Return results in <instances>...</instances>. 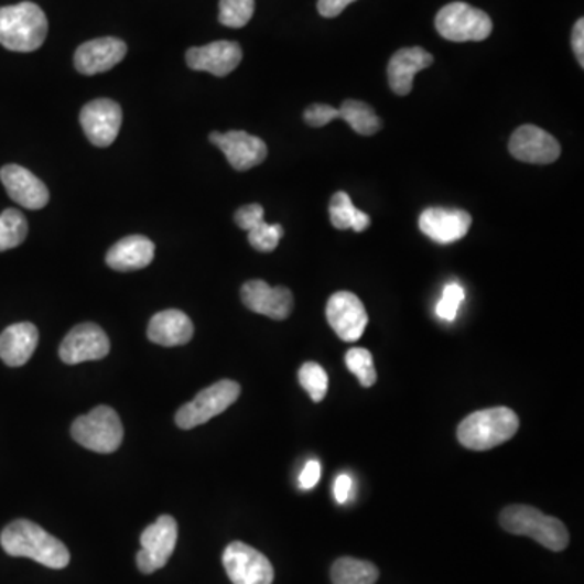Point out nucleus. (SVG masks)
Segmentation results:
<instances>
[{
  "mask_svg": "<svg viewBox=\"0 0 584 584\" xmlns=\"http://www.w3.org/2000/svg\"><path fill=\"white\" fill-rule=\"evenodd\" d=\"M3 551L12 556H26L47 569L61 570L71 563L64 542L29 520H17L0 534Z\"/></svg>",
  "mask_w": 584,
  "mask_h": 584,
  "instance_id": "1",
  "label": "nucleus"
},
{
  "mask_svg": "<svg viewBox=\"0 0 584 584\" xmlns=\"http://www.w3.org/2000/svg\"><path fill=\"white\" fill-rule=\"evenodd\" d=\"M47 19L33 2L0 9V44L13 53H33L43 46L47 36Z\"/></svg>",
  "mask_w": 584,
  "mask_h": 584,
  "instance_id": "2",
  "label": "nucleus"
},
{
  "mask_svg": "<svg viewBox=\"0 0 584 584\" xmlns=\"http://www.w3.org/2000/svg\"><path fill=\"white\" fill-rule=\"evenodd\" d=\"M520 419L510 408H490L473 412L458 425V440L466 448L486 452L513 439Z\"/></svg>",
  "mask_w": 584,
  "mask_h": 584,
  "instance_id": "3",
  "label": "nucleus"
},
{
  "mask_svg": "<svg viewBox=\"0 0 584 584\" xmlns=\"http://www.w3.org/2000/svg\"><path fill=\"white\" fill-rule=\"evenodd\" d=\"M500 524L515 536H528L549 551L560 552L569 548V529L562 521L529 505H511L500 513Z\"/></svg>",
  "mask_w": 584,
  "mask_h": 584,
  "instance_id": "4",
  "label": "nucleus"
},
{
  "mask_svg": "<svg viewBox=\"0 0 584 584\" xmlns=\"http://www.w3.org/2000/svg\"><path fill=\"white\" fill-rule=\"evenodd\" d=\"M72 437L91 452L115 453L123 440V428L115 409L98 407L72 424Z\"/></svg>",
  "mask_w": 584,
  "mask_h": 584,
  "instance_id": "5",
  "label": "nucleus"
},
{
  "mask_svg": "<svg viewBox=\"0 0 584 584\" xmlns=\"http://www.w3.org/2000/svg\"><path fill=\"white\" fill-rule=\"evenodd\" d=\"M440 36L453 43L484 41L493 33V20L483 10L465 2H452L435 17Z\"/></svg>",
  "mask_w": 584,
  "mask_h": 584,
  "instance_id": "6",
  "label": "nucleus"
},
{
  "mask_svg": "<svg viewBox=\"0 0 584 584\" xmlns=\"http://www.w3.org/2000/svg\"><path fill=\"white\" fill-rule=\"evenodd\" d=\"M240 397V385L234 380H219L202 390L191 403L184 404L175 414V424L184 431L198 428L209 419L225 412Z\"/></svg>",
  "mask_w": 584,
  "mask_h": 584,
  "instance_id": "7",
  "label": "nucleus"
},
{
  "mask_svg": "<svg viewBox=\"0 0 584 584\" xmlns=\"http://www.w3.org/2000/svg\"><path fill=\"white\" fill-rule=\"evenodd\" d=\"M142 549L137 554V565L145 575L163 569L174 554L177 544V523L170 515L158 518L142 532Z\"/></svg>",
  "mask_w": 584,
  "mask_h": 584,
  "instance_id": "8",
  "label": "nucleus"
},
{
  "mask_svg": "<svg viewBox=\"0 0 584 584\" xmlns=\"http://www.w3.org/2000/svg\"><path fill=\"white\" fill-rule=\"evenodd\" d=\"M223 565L234 584H271L274 580L270 560L244 542H231L225 549Z\"/></svg>",
  "mask_w": 584,
  "mask_h": 584,
  "instance_id": "9",
  "label": "nucleus"
},
{
  "mask_svg": "<svg viewBox=\"0 0 584 584\" xmlns=\"http://www.w3.org/2000/svg\"><path fill=\"white\" fill-rule=\"evenodd\" d=\"M326 318L338 338L346 343L357 342L369 323L363 301L348 291L336 292L328 299Z\"/></svg>",
  "mask_w": 584,
  "mask_h": 584,
  "instance_id": "10",
  "label": "nucleus"
},
{
  "mask_svg": "<svg viewBox=\"0 0 584 584\" xmlns=\"http://www.w3.org/2000/svg\"><path fill=\"white\" fill-rule=\"evenodd\" d=\"M109 349H111V343L101 326L95 323H82L65 336L58 349V356L62 363L75 366V364L88 363V360L102 359L108 356Z\"/></svg>",
  "mask_w": 584,
  "mask_h": 584,
  "instance_id": "11",
  "label": "nucleus"
},
{
  "mask_svg": "<svg viewBox=\"0 0 584 584\" xmlns=\"http://www.w3.org/2000/svg\"><path fill=\"white\" fill-rule=\"evenodd\" d=\"M80 123L93 145H112L122 126V109L112 99H95L82 109Z\"/></svg>",
  "mask_w": 584,
  "mask_h": 584,
  "instance_id": "12",
  "label": "nucleus"
},
{
  "mask_svg": "<svg viewBox=\"0 0 584 584\" xmlns=\"http://www.w3.org/2000/svg\"><path fill=\"white\" fill-rule=\"evenodd\" d=\"M209 142L225 153L226 160L236 171H249L267 160L268 148L262 139L250 136L244 130L231 132H213Z\"/></svg>",
  "mask_w": 584,
  "mask_h": 584,
  "instance_id": "13",
  "label": "nucleus"
},
{
  "mask_svg": "<svg viewBox=\"0 0 584 584\" xmlns=\"http://www.w3.org/2000/svg\"><path fill=\"white\" fill-rule=\"evenodd\" d=\"M508 150L511 156L529 164H551L562 153L554 137L536 126L518 127L511 136Z\"/></svg>",
  "mask_w": 584,
  "mask_h": 584,
  "instance_id": "14",
  "label": "nucleus"
},
{
  "mask_svg": "<svg viewBox=\"0 0 584 584\" xmlns=\"http://www.w3.org/2000/svg\"><path fill=\"white\" fill-rule=\"evenodd\" d=\"M240 298L249 311L273 321H286L294 307V298L288 288H271L262 280L247 281L240 290Z\"/></svg>",
  "mask_w": 584,
  "mask_h": 584,
  "instance_id": "15",
  "label": "nucleus"
},
{
  "mask_svg": "<svg viewBox=\"0 0 584 584\" xmlns=\"http://www.w3.org/2000/svg\"><path fill=\"white\" fill-rule=\"evenodd\" d=\"M471 218L469 213L465 209H448L432 206L424 209L419 216V228L421 231L434 240V242L453 244L462 240L469 232Z\"/></svg>",
  "mask_w": 584,
  "mask_h": 584,
  "instance_id": "16",
  "label": "nucleus"
},
{
  "mask_svg": "<svg viewBox=\"0 0 584 584\" xmlns=\"http://www.w3.org/2000/svg\"><path fill=\"white\" fill-rule=\"evenodd\" d=\"M0 181L15 204L26 209H41L50 202V191L43 181L26 167L7 164L0 170Z\"/></svg>",
  "mask_w": 584,
  "mask_h": 584,
  "instance_id": "17",
  "label": "nucleus"
},
{
  "mask_svg": "<svg viewBox=\"0 0 584 584\" xmlns=\"http://www.w3.org/2000/svg\"><path fill=\"white\" fill-rule=\"evenodd\" d=\"M192 71L208 72L215 77H226L239 67L242 50L234 41H215L206 46L191 47L185 56Z\"/></svg>",
  "mask_w": 584,
  "mask_h": 584,
  "instance_id": "18",
  "label": "nucleus"
},
{
  "mask_svg": "<svg viewBox=\"0 0 584 584\" xmlns=\"http://www.w3.org/2000/svg\"><path fill=\"white\" fill-rule=\"evenodd\" d=\"M127 44L117 37H99L82 44L75 53L74 62L82 75H98L111 71L123 61Z\"/></svg>",
  "mask_w": 584,
  "mask_h": 584,
  "instance_id": "19",
  "label": "nucleus"
},
{
  "mask_svg": "<svg viewBox=\"0 0 584 584\" xmlns=\"http://www.w3.org/2000/svg\"><path fill=\"white\" fill-rule=\"evenodd\" d=\"M434 64V57L422 47H404L397 51L388 62V84L398 96L412 91L415 75Z\"/></svg>",
  "mask_w": 584,
  "mask_h": 584,
  "instance_id": "20",
  "label": "nucleus"
},
{
  "mask_svg": "<svg viewBox=\"0 0 584 584\" xmlns=\"http://www.w3.org/2000/svg\"><path fill=\"white\" fill-rule=\"evenodd\" d=\"M40 342V332L33 323L10 325L0 333V359L10 367H22L33 356Z\"/></svg>",
  "mask_w": 584,
  "mask_h": 584,
  "instance_id": "21",
  "label": "nucleus"
},
{
  "mask_svg": "<svg viewBox=\"0 0 584 584\" xmlns=\"http://www.w3.org/2000/svg\"><path fill=\"white\" fill-rule=\"evenodd\" d=\"M192 336H194V323L188 318V315L175 311V309L160 312L151 318L150 325H148L150 342L166 346V348L187 345Z\"/></svg>",
  "mask_w": 584,
  "mask_h": 584,
  "instance_id": "22",
  "label": "nucleus"
},
{
  "mask_svg": "<svg viewBox=\"0 0 584 584\" xmlns=\"http://www.w3.org/2000/svg\"><path fill=\"white\" fill-rule=\"evenodd\" d=\"M154 259V244L145 236L120 239L106 256V263L116 271H137L147 268Z\"/></svg>",
  "mask_w": 584,
  "mask_h": 584,
  "instance_id": "23",
  "label": "nucleus"
},
{
  "mask_svg": "<svg viewBox=\"0 0 584 584\" xmlns=\"http://www.w3.org/2000/svg\"><path fill=\"white\" fill-rule=\"evenodd\" d=\"M329 221L336 229L364 232L370 226V216L354 206L346 192H336L329 201Z\"/></svg>",
  "mask_w": 584,
  "mask_h": 584,
  "instance_id": "24",
  "label": "nucleus"
},
{
  "mask_svg": "<svg viewBox=\"0 0 584 584\" xmlns=\"http://www.w3.org/2000/svg\"><path fill=\"white\" fill-rule=\"evenodd\" d=\"M379 569L366 560L342 556L332 566L333 584H376Z\"/></svg>",
  "mask_w": 584,
  "mask_h": 584,
  "instance_id": "25",
  "label": "nucleus"
},
{
  "mask_svg": "<svg viewBox=\"0 0 584 584\" xmlns=\"http://www.w3.org/2000/svg\"><path fill=\"white\" fill-rule=\"evenodd\" d=\"M338 119L346 120L350 129L359 136H374L381 129L380 117L376 109L359 99H346L338 109Z\"/></svg>",
  "mask_w": 584,
  "mask_h": 584,
  "instance_id": "26",
  "label": "nucleus"
},
{
  "mask_svg": "<svg viewBox=\"0 0 584 584\" xmlns=\"http://www.w3.org/2000/svg\"><path fill=\"white\" fill-rule=\"evenodd\" d=\"M29 236V221L19 209L7 208L0 215V252L22 246Z\"/></svg>",
  "mask_w": 584,
  "mask_h": 584,
  "instance_id": "27",
  "label": "nucleus"
},
{
  "mask_svg": "<svg viewBox=\"0 0 584 584\" xmlns=\"http://www.w3.org/2000/svg\"><path fill=\"white\" fill-rule=\"evenodd\" d=\"M256 0H219V23L229 29H242L252 20Z\"/></svg>",
  "mask_w": 584,
  "mask_h": 584,
  "instance_id": "28",
  "label": "nucleus"
},
{
  "mask_svg": "<svg viewBox=\"0 0 584 584\" xmlns=\"http://www.w3.org/2000/svg\"><path fill=\"white\" fill-rule=\"evenodd\" d=\"M299 381H301L302 388L311 394L315 403H321L323 398L326 397L328 376H326L325 369H323L321 364L305 363L299 369Z\"/></svg>",
  "mask_w": 584,
  "mask_h": 584,
  "instance_id": "29",
  "label": "nucleus"
},
{
  "mask_svg": "<svg viewBox=\"0 0 584 584\" xmlns=\"http://www.w3.org/2000/svg\"><path fill=\"white\" fill-rule=\"evenodd\" d=\"M247 232H249L250 246L264 253L273 252L280 244L281 237L284 236L283 226L268 225L264 223V218L253 223Z\"/></svg>",
  "mask_w": 584,
  "mask_h": 584,
  "instance_id": "30",
  "label": "nucleus"
},
{
  "mask_svg": "<svg viewBox=\"0 0 584 584\" xmlns=\"http://www.w3.org/2000/svg\"><path fill=\"white\" fill-rule=\"evenodd\" d=\"M346 366L363 387H372L377 381L376 367H374V357L370 350L364 348H353L346 354Z\"/></svg>",
  "mask_w": 584,
  "mask_h": 584,
  "instance_id": "31",
  "label": "nucleus"
},
{
  "mask_svg": "<svg viewBox=\"0 0 584 584\" xmlns=\"http://www.w3.org/2000/svg\"><path fill=\"white\" fill-rule=\"evenodd\" d=\"M463 301H465V290L458 283L446 284L435 312L442 321L453 322L458 315V309Z\"/></svg>",
  "mask_w": 584,
  "mask_h": 584,
  "instance_id": "32",
  "label": "nucleus"
},
{
  "mask_svg": "<svg viewBox=\"0 0 584 584\" xmlns=\"http://www.w3.org/2000/svg\"><path fill=\"white\" fill-rule=\"evenodd\" d=\"M338 109L329 105H323V102H315V105L309 106L304 112L305 123L315 127V129H321V127L338 119Z\"/></svg>",
  "mask_w": 584,
  "mask_h": 584,
  "instance_id": "33",
  "label": "nucleus"
},
{
  "mask_svg": "<svg viewBox=\"0 0 584 584\" xmlns=\"http://www.w3.org/2000/svg\"><path fill=\"white\" fill-rule=\"evenodd\" d=\"M263 218L264 209L263 206L259 204L240 206V208L237 209L236 215H234V221H236V225L239 226L240 229H244V231H249L250 226H252L253 223Z\"/></svg>",
  "mask_w": 584,
  "mask_h": 584,
  "instance_id": "34",
  "label": "nucleus"
},
{
  "mask_svg": "<svg viewBox=\"0 0 584 584\" xmlns=\"http://www.w3.org/2000/svg\"><path fill=\"white\" fill-rule=\"evenodd\" d=\"M322 466L317 459H311L307 465L302 469L301 477H299V484H301L302 489L311 490L317 486L318 480H321Z\"/></svg>",
  "mask_w": 584,
  "mask_h": 584,
  "instance_id": "35",
  "label": "nucleus"
},
{
  "mask_svg": "<svg viewBox=\"0 0 584 584\" xmlns=\"http://www.w3.org/2000/svg\"><path fill=\"white\" fill-rule=\"evenodd\" d=\"M356 0H318V13L325 19H335L339 13L345 12L346 7Z\"/></svg>",
  "mask_w": 584,
  "mask_h": 584,
  "instance_id": "36",
  "label": "nucleus"
},
{
  "mask_svg": "<svg viewBox=\"0 0 584 584\" xmlns=\"http://www.w3.org/2000/svg\"><path fill=\"white\" fill-rule=\"evenodd\" d=\"M573 53L578 58L580 65L584 67V20L580 19L573 26L572 33Z\"/></svg>",
  "mask_w": 584,
  "mask_h": 584,
  "instance_id": "37",
  "label": "nucleus"
},
{
  "mask_svg": "<svg viewBox=\"0 0 584 584\" xmlns=\"http://www.w3.org/2000/svg\"><path fill=\"white\" fill-rule=\"evenodd\" d=\"M350 490H353V479L348 474H339L335 480V487H333V493H335V498L338 504H346L350 496Z\"/></svg>",
  "mask_w": 584,
  "mask_h": 584,
  "instance_id": "38",
  "label": "nucleus"
}]
</instances>
